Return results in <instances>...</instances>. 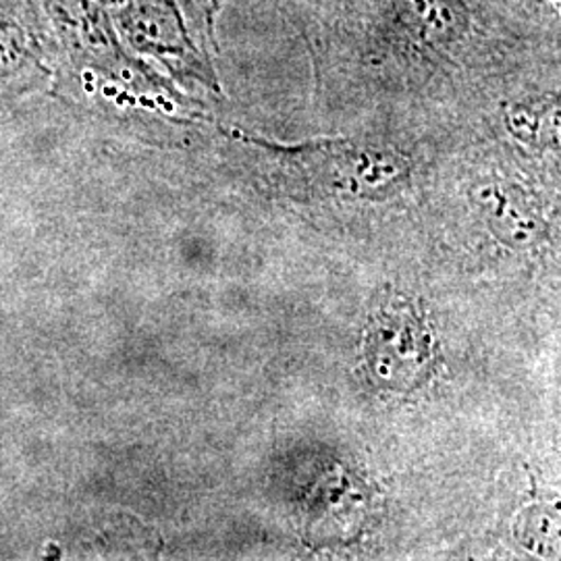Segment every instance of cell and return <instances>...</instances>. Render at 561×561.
<instances>
[{
	"instance_id": "cell-1",
	"label": "cell",
	"mask_w": 561,
	"mask_h": 561,
	"mask_svg": "<svg viewBox=\"0 0 561 561\" xmlns=\"http://www.w3.org/2000/svg\"><path fill=\"white\" fill-rule=\"evenodd\" d=\"M321 94L422 99L560 71L561 0H279Z\"/></svg>"
},
{
	"instance_id": "cell-2",
	"label": "cell",
	"mask_w": 561,
	"mask_h": 561,
	"mask_svg": "<svg viewBox=\"0 0 561 561\" xmlns=\"http://www.w3.org/2000/svg\"><path fill=\"white\" fill-rule=\"evenodd\" d=\"M221 9L222 0H127L108 15L123 44L173 83L221 92Z\"/></svg>"
},
{
	"instance_id": "cell-3",
	"label": "cell",
	"mask_w": 561,
	"mask_h": 561,
	"mask_svg": "<svg viewBox=\"0 0 561 561\" xmlns=\"http://www.w3.org/2000/svg\"><path fill=\"white\" fill-rule=\"evenodd\" d=\"M57 46L38 0H0V104L50 92Z\"/></svg>"
},
{
	"instance_id": "cell-4",
	"label": "cell",
	"mask_w": 561,
	"mask_h": 561,
	"mask_svg": "<svg viewBox=\"0 0 561 561\" xmlns=\"http://www.w3.org/2000/svg\"><path fill=\"white\" fill-rule=\"evenodd\" d=\"M101 7H104L106 11H111V9H115V7H119L123 2H127V0H96Z\"/></svg>"
}]
</instances>
